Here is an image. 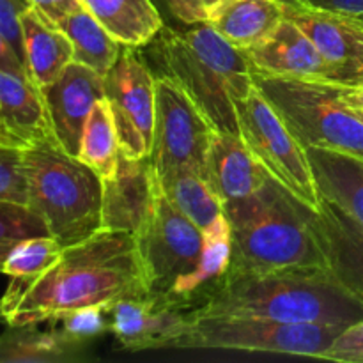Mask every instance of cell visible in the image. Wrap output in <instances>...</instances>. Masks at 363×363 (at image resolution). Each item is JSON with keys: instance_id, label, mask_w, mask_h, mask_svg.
I'll use <instances>...</instances> for the list:
<instances>
[{"instance_id": "1", "label": "cell", "mask_w": 363, "mask_h": 363, "mask_svg": "<svg viewBox=\"0 0 363 363\" xmlns=\"http://www.w3.org/2000/svg\"><path fill=\"white\" fill-rule=\"evenodd\" d=\"M145 296L149 289L133 234L99 229L64 247L43 275L11 279L0 307L7 326L41 325L74 308Z\"/></svg>"}, {"instance_id": "2", "label": "cell", "mask_w": 363, "mask_h": 363, "mask_svg": "<svg viewBox=\"0 0 363 363\" xmlns=\"http://www.w3.org/2000/svg\"><path fill=\"white\" fill-rule=\"evenodd\" d=\"M194 314L347 328L363 318V298L347 289L328 266H293L227 275Z\"/></svg>"}, {"instance_id": "3", "label": "cell", "mask_w": 363, "mask_h": 363, "mask_svg": "<svg viewBox=\"0 0 363 363\" xmlns=\"http://www.w3.org/2000/svg\"><path fill=\"white\" fill-rule=\"evenodd\" d=\"M152 43L160 74L183 87L215 130L240 135L238 103L255 87L254 67L243 50L209 23L190 25L188 30L163 27Z\"/></svg>"}, {"instance_id": "4", "label": "cell", "mask_w": 363, "mask_h": 363, "mask_svg": "<svg viewBox=\"0 0 363 363\" xmlns=\"http://www.w3.org/2000/svg\"><path fill=\"white\" fill-rule=\"evenodd\" d=\"M223 213L230 223L227 275L264 273L293 266H326L312 225V209L275 179H269L257 194L225 204Z\"/></svg>"}, {"instance_id": "5", "label": "cell", "mask_w": 363, "mask_h": 363, "mask_svg": "<svg viewBox=\"0 0 363 363\" xmlns=\"http://www.w3.org/2000/svg\"><path fill=\"white\" fill-rule=\"evenodd\" d=\"M28 208L41 216L62 247L80 243L101 229L103 179L57 140L23 149Z\"/></svg>"}, {"instance_id": "6", "label": "cell", "mask_w": 363, "mask_h": 363, "mask_svg": "<svg viewBox=\"0 0 363 363\" xmlns=\"http://www.w3.org/2000/svg\"><path fill=\"white\" fill-rule=\"evenodd\" d=\"M254 82L303 147L363 158V121L340 101L335 84L275 77L257 69Z\"/></svg>"}, {"instance_id": "7", "label": "cell", "mask_w": 363, "mask_h": 363, "mask_svg": "<svg viewBox=\"0 0 363 363\" xmlns=\"http://www.w3.org/2000/svg\"><path fill=\"white\" fill-rule=\"evenodd\" d=\"M149 296L190 307V289L201 269L204 233L186 218L160 184L155 211L135 236Z\"/></svg>"}, {"instance_id": "8", "label": "cell", "mask_w": 363, "mask_h": 363, "mask_svg": "<svg viewBox=\"0 0 363 363\" xmlns=\"http://www.w3.org/2000/svg\"><path fill=\"white\" fill-rule=\"evenodd\" d=\"M342 326L279 323L257 318H191L170 350H223L318 358L340 335Z\"/></svg>"}, {"instance_id": "9", "label": "cell", "mask_w": 363, "mask_h": 363, "mask_svg": "<svg viewBox=\"0 0 363 363\" xmlns=\"http://www.w3.org/2000/svg\"><path fill=\"white\" fill-rule=\"evenodd\" d=\"M238 130L269 177L315 211L321 204V195L307 147L291 133L257 85L238 103Z\"/></svg>"}, {"instance_id": "10", "label": "cell", "mask_w": 363, "mask_h": 363, "mask_svg": "<svg viewBox=\"0 0 363 363\" xmlns=\"http://www.w3.org/2000/svg\"><path fill=\"white\" fill-rule=\"evenodd\" d=\"M215 126L183 87L165 74L156 77V112L151 162L163 176L190 169L206 177L209 145Z\"/></svg>"}, {"instance_id": "11", "label": "cell", "mask_w": 363, "mask_h": 363, "mask_svg": "<svg viewBox=\"0 0 363 363\" xmlns=\"http://www.w3.org/2000/svg\"><path fill=\"white\" fill-rule=\"evenodd\" d=\"M105 98L113 113L121 152L145 158L152 149L156 112V77L137 48L124 46L105 74Z\"/></svg>"}, {"instance_id": "12", "label": "cell", "mask_w": 363, "mask_h": 363, "mask_svg": "<svg viewBox=\"0 0 363 363\" xmlns=\"http://www.w3.org/2000/svg\"><path fill=\"white\" fill-rule=\"evenodd\" d=\"M287 20L311 38L332 71L335 85L363 84V23L357 16L308 4L282 0Z\"/></svg>"}, {"instance_id": "13", "label": "cell", "mask_w": 363, "mask_h": 363, "mask_svg": "<svg viewBox=\"0 0 363 363\" xmlns=\"http://www.w3.org/2000/svg\"><path fill=\"white\" fill-rule=\"evenodd\" d=\"M160 179L151 156L119 155L112 177L103 179L101 229L137 236L155 211Z\"/></svg>"}, {"instance_id": "14", "label": "cell", "mask_w": 363, "mask_h": 363, "mask_svg": "<svg viewBox=\"0 0 363 363\" xmlns=\"http://www.w3.org/2000/svg\"><path fill=\"white\" fill-rule=\"evenodd\" d=\"M191 311L155 296L128 298L110 305V333L123 350L133 353L172 347L190 323Z\"/></svg>"}, {"instance_id": "15", "label": "cell", "mask_w": 363, "mask_h": 363, "mask_svg": "<svg viewBox=\"0 0 363 363\" xmlns=\"http://www.w3.org/2000/svg\"><path fill=\"white\" fill-rule=\"evenodd\" d=\"M41 92L48 106L57 144L71 156H77L85 121L92 106L105 98V77L73 60Z\"/></svg>"}, {"instance_id": "16", "label": "cell", "mask_w": 363, "mask_h": 363, "mask_svg": "<svg viewBox=\"0 0 363 363\" xmlns=\"http://www.w3.org/2000/svg\"><path fill=\"white\" fill-rule=\"evenodd\" d=\"M252 67L275 77L333 84L332 71L307 34L284 18L282 23L266 39L243 50Z\"/></svg>"}, {"instance_id": "17", "label": "cell", "mask_w": 363, "mask_h": 363, "mask_svg": "<svg viewBox=\"0 0 363 363\" xmlns=\"http://www.w3.org/2000/svg\"><path fill=\"white\" fill-rule=\"evenodd\" d=\"M45 140L57 138L41 89L0 71V144L25 149Z\"/></svg>"}, {"instance_id": "18", "label": "cell", "mask_w": 363, "mask_h": 363, "mask_svg": "<svg viewBox=\"0 0 363 363\" xmlns=\"http://www.w3.org/2000/svg\"><path fill=\"white\" fill-rule=\"evenodd\" d=\"M206 177L223 206L257 194L272 179L240 135L220 130L213 133Z\"/></svg>"}, {"instance_id": "19", "label": "cell", "mask_w": 363, "mask_h": 363, "mask_svg": "<svg viewBox=\"0 0 363 363\" xmlns=\"http://www.w3.org/2000/svg\"><path fill=\"white\" fill-rule=\"evenodd\" d=\"M311 216L326 266L347 289L363 298V227L325 199Z\"/></svg>"}, {"instance_id": "20", "label": "cell", "mask_w": 363, "mask_h": 363, "mask_svg": "<svg viewBox=\"0 0 363 363\" xmlns=\"http://www.w3.org/2000/svg\"><path fill=\"white\" fill-rule=\"evenodd\" d=\"M21 30L28 77L39 89L48 87L74 60L73 45L62 28L38 7L25 11Z\"/></svg>"}, {"instance_id": "21", "label": "cell", "mask_w": 363, "mask_h": 363, "mask_svg": "<svg viewBox=\"0 0 363 363\" xmlns=\"http://www.w3.org/2000/svg\"><path fill=\"white\" fill-rule=\"evenodd\" d=\"M307 152L321 199L363 227V158L319 147Z\"/></svg>"}, {"instance_id": "22", "label": "cell", "mask_w": 363, "mask_h": 363, "mask_svg": "<svg viewBox=\"0 0 363 363\" xmlns=\"http://www.w3.org/2000/svg\"><path fill=\"white\" fill-rule=\"evenodd\" d=\"M91 358L89 344L77 342L53 326H9L0 335V363H84Z\"/></svg>"}, {"instance_id": "23", "label": "cell", "mask_w": 363, "mask_h": 363, "mask_svg": "<svg viewBox=\"0 0 363 363\" xmlns=\"http://www.w3.org/2000/svg\"><path fill=\"white\" fill-rule=\"evenodd\" d=\"M284 18L282 0H225L208 23L230 45L248 50L268 38Z\"/></svg>"}, {"instance_id": "24", "label": "cell", "mask_w": 363, "mask_h": 363, "mask_svg": "<svg viewBox=\"0 0 363 363\" xmlns=\"http://www.w3.org/2000/svg\"><path fill=\"white\" fill-rule=\"evenodd\" d=\"M82 6L123 46L140 48L163 30V18L151 0H80Z\"/></svg>"}, {"instance_id": "25", "label": "cell", "mask_w": 363, "mask_h": 363, "mask_svg": "<svg viewBox=\"0 0 363 363\" xmlns=\"http://www.w3.org/2000/svg\"><path fill=\"white\" fill-rule=\"evenodd\" d=\"M57 25L69 38L74 60L105 77L119 57L123 45L84 6L60 18Z\"/></svg>"}, {"instance_id": "26", "label": "cell", "mask_w": 363, "mask_h": 363, "mask_svg": "<svg viewBox=\"0 0 363 363\" xmlns=\"http://www.w3.org/2000/svg\"><path fill=\"white\" fill-rule=\"evenodd\" d=\"M169 201L204 233L223 215V202L208 177L190 169H176L158 176Z\"/></svg>"}, {"instance_id": "27", "label": "cell", "mask_w": 363, "mask_h": 363, "mask_svg": "<svg viewBox=\"0 0 363 363\" xmlns=\"http://www.w3.org/2000/svg\"><path fill=\"white\" fill-rule=\"evenodd\" d=\"M119 155L121 144L116 121L108 101L103 98L92 106L85 121L77 158L91 167L101 179H108L116 172Z\"/></svg>"}, {"instance_id": "28", "label": "cell", "mask_w": 363, "mask_h": 363, "mask_svg": "<svg viewBox=\"0 0 363 363\" xmlns=\"http://www.w3.org/2000/svg\"><path fill=\"white\" fill-rule=\"evenodd\" d=\"M230 266V223L225 213L204 230V250L201 269L195 275L190 289L191 305L202 303L213 289L222 284Z\"/></svg>"}, {"instance_id": "29", "label": "cell", "mask_w": 363, "mask_h": 363, "mask_svg": "<svg viewBox=\"0 0 363 363\" xmlns=\"http://www.w3.org/2000/svg\"><path fill=\"white\" fill-rule=\"evenodd\" d=\"M64 247L53 236H34L20 241L7 255L2 273L11 279L32 280L55 264Z\"/></svg>"}, {"instance_id": "30", "label": "cell", "mask_w": 363, "mask_h": 363, "mask_svg": "<svg viewBox=\"0 0 363 363\" xmlns=\"http://www.w3.org/2000/svg\"><path fill=\"white\" fill-rule=\"evenodd\" d=\"M34 236H50V230L41 216L28 206L0 201V273L9 252L20 241Z\"/></svg>"}, {"instance_id": "31", "label": "cell", "mask_w": 363, "mask_h": 363, "mask_svg": "<svg viewBox=\"0 0 363 363\" xmlns=\"http://www.w3.org/2000/svg\"><path fill=\"white\" fill-rule=\"evenodd\" d=\"M48 325L77 342L89 344L91 340L112 332L110 305L74 308V311L64 312V314L50 319Z\"/></svg>"}, {"instance_id": "32", "label": "cell", "mask_w": 363, "mask_h": 363, "mask_svg": "<svg viewBox=\"0 0 363 363\" xmlns=\"http://www.w3.org/2000/svg\"><path fill=\"white\" fill-rule=\"evenodd\" d=\"M0 201L28 204L23 149L0 144Z\"/></svg>"}, {"instance_id": "33", "label": "cell", "mask_w": 363, "mask_h": 363, "mask_svg": "<svg viewBox=\"0 0 363 363\" xmlns=\"http://www.w3.org/2000/svg\"><path fill=\"white\" fill-rule=\"evenodd\" d=\"M321 360L363 363V318L340 332V335L330 344Z\"/></svg>"}, {"instance_id": "34", "label": "cell", "mask_w": 363, "mask_h": 363, "mask_svg": "<svg viewBox=\"0 0 363 363\" xmlns=\"http://www.w3.org/2000/svg\"><path fill=\"white\" fill-rule=\"evenodd\" d=\"M34 7L32 0H0V34L11 43L14 52L25 62L23 30H21V16L25 11ZM27 66V64H25Z\"/></svg>"}, {"instance_id": "35", "label": "cell", "mask_w": 363, "mask_h": 363, "mask_svg": "<svg viewBox=\"0 0 363 363\" xmlns=\"http://www.w3.org/2000/svg\"><path fill=\"white\" fill-rule=\"evenodd\" d=\"M225 0H167L174 16L186 25L208 23L216 7Z\"/></svg>"}, {"instance_id": "36", "label": "cell", "mask_w": 363, "mask_h": 363, "mask_svg": "<svg viewBox=\"0 0 363 363\" xmlns=\"http://www.w3.org/2000/svg\"><path fill=\"white\" fill-rule=\"evenodd\" d=\"M0 71H6V73L16 74V77L25 78V80H30L25 62L18 57V53L14 52L11 43L2 34H0Z\"/></svg>"}, {"instance_id": "37", "label": "cell", "mask_w": 363, "mask_h": 363, "mask_svg": "<svg viewBox=\"0 0 363 363\" xmlns=\"http://www.w3.org/2000/svg\"><path fill=\"white\" fill-rule=\"evenodd\" d=\"M34 7H38L43 14L50 18L52 21H59L60 18H64L66 14H69L71 11L82 7L80 0H32Z\"/></svg>"}, {"instance_id": "38", "label": "cell", "mask_w": 363, "mask_h": 363, "mask_svg": "<svg viewBox=\"0 0 363 363\" xmlns=\"http://www.w3.org/2000/svg\"><path fill=\"white\" fill-rule=\"evenodd\" d=\"M307 2L312 6L337 11V13L351 14V16L363 14V0H307Z\"/></svg>"}, {"instance_id": "39", "label": "cell", "mask_w": 363, "mask_h": 363, "mask_svg": "<svg viewBox=\"0 0 363 363\" xmlns=\"http://www.w3.org/2000/svg\"><path fill=\"white\" fill-rule=\"evenodd\" d=\"M337 96L347 108L363 112V84L353 85V87L337 85Z\"/></svg>"}, {"instance_id": "40", "label": "cell", "mask_w": 363, "mask_h": 363, "mask_svg": "<svg viewBox=\"0 0 363 363\" xmlns=\"http://www.w3.org/2000/svg\"><path fill=\"white\" fill-rule=\"evenodd\" d=\"M353 112H354V113H357V116H358V117H360V119L363 121V112H357V110H353Z\"/></svg>"}, {"instance_id": "41", "label": "cell", "mask_w": 363, "mask_h": 363, "mask_svg": "<svg viewBox=\"0 0 363 363\" xmlns=\"http://www.w3.org/2000/svg\"><path fill=\"white\" fill-rule=\"evenodd\" d=\"M357 18H358V20H360L362 23H363V14H362V16H357Z\"/></svg>"}, {"instance_id": "42", "label": "cell", "mask_w": 363, "mask_h": 363, "mask_svg": "<svg viewBox=\"0 0 363 363\" xmlns=\"http://www.w3.org/2000/svg\"><path fill=\"white\" fill-rule=\"evenodd\" d=\"M0 319H2V307H0Z\"/></svg>"}]
</instances>
